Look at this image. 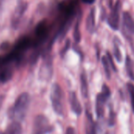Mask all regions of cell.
<instances>
[{
  "mask_svg": "<svg viewBox=\"0 0 134 134\" xmlns=\"http://www.w3.org/2000/svg\"><path fill=\"white\" fill-rule=\"evenodd\" d=\"M86 134H97L96 131V123L93 121V119L91 114L87 113L86 116Z\"/></svg>",
  "mask_w": 134,
  "mask_h": 134,
  "instance_id": "cell-14",
  "label": "cell"
},
{
  "mask_svg": "<svg viewBox=\"0 0 134 134\" xmlns=\"http://www.w3.org/2000/svg\"><path fill=\"white\" fill-rule=\"evenodd\" d=\"M13 75V70L8 65L1 68L0 71V83L7 82L9 80L11 79Z\"/></svg>",
  "mask_w": 134,
  "mask_h": 134,
  "instance_id": "cell-12",
  "label": "cell"
},
{
  "mask_svg": "<svg viewBox=\"0 0 134 134\" xmlns=\"http://www.w3.org/2000/svg\"><path fill=\"white\" fill-rule=\"evenodd\" d=\"M22 133V126L20 122H13L9 125L5 132L0 133V134H21Z\"/></svg>",
  "mask_w": 134,
  "mask_h": 134,
  "instance_id": "cell-13",
  "label": "cell"
},
{
  "mask_svg": "<svg viewBox=\"0 0 134 134\" xmlns=\"http://www.w3.org/2000/svg\"><path fill=\"white\" fill-rule=\"evenodd\" d=\"M69 46H70V41H69V39L67 41V42H66V47H64V49L62 50V54H64L66 52H67V50H68V49L69 48Z\"/></svg>",
  "mask_w": 134,
  "mask_h": 134,
  "instance_id": "cell-23",
  "label": "cell"
},
{
  "mask_svg": "<svg viewBox=\"0 0 134 134\" xmlns=\"http://www.w3.org/2000/svg\"><path fill=\"white\" fill-rule=\"evenodd\" d=\"M102 64H103V67H104L106 76L109 79L111 78V65H110L109 61H108V60L106 56H104L102 57Z\"/></svg>",
  "mask_w": 134,
  "mask_h": 134,
  "instance_id": "cell-17",
  "label": "cell"
},
{
  "mask_svg": "<svg viewBox=\"0 0 134 134\" xmlns=\"http://www.w3.org/2000/svg\"><path fill=\"white\" fill-rule=\"evenodd\" d=\"M115 114L113 112V111H111L110 116H109V125L113 126L115 124Z\"/></svg>",
  "mask_w": 134,
  "mask_h": 134,
  "instance_id": "cell-22",
  "label": "cell"
},
{
  "mask_svg": "<svg viewBox=\"0 0 134 134\" xmlns=\"http://www.w3.org/2000/svg\"><path fill=\"white\" fill-rule=\"evenodd\" d=\"M3 100H4V96H0V108L2 105Z\"/></svg>",
  "mask_w": 134,
  "mask_h": 134,
  "instance_id": "cell-26",
  "label": "cell"
},
{
  "mask_svg": "<svg viewBox=\"0 0 134 134\" xmlns=\"http://www.w3.org/2000/svg\"><path fill=\"white\" fill-rule=\"evenodd\" d=\"M127 89L130 96V100H131V105L133 108V111L134 113V85L132 83H128L127 84Z\"/></svg>",
  "mask_w": 134,
  "mask_h": 134,
  "instance_id": "cell-20",
  "label": "cell"
},
{
  "mask_svg": "<svg viewBox=\"0 0 134 134\" xmlns=\"http://www.w3.org/2000/svg\"><path fill=\"white\" fill-rule=\"evenodd\" d=\"M82 2L86 5H92L96 2V0H82Z\"/></svg>",
  "mask_w": 134,
  "mask_h": 134,
  "instance_id": "cell-25",
  "label": "cell"
},
{
  "mask_svg": "<svg viewBox=\"0 0 134 134\" xmlns=\"http://www.w3.org/2000/svg\"><path fill=\"white\" fill-rule=\"evenodd\" d=\"M50 100L54 111L59 115H64V92L59 84L53 85L50 93Z\"/></svg>",
  "mask_w": 134,
  "mask_h": 134,
  "instance_id": "cell-2",
  "label": "cell"
},
{
  "mask_svg": "<svg viewBox=\"0 0 134 134\" xmlns=\"http://www.w3.org/2000/svg\"><path fill=\"white\" fill-rule=\"evenodd\" d=\"M69 101L71 104V110L78 115H80L82 111V106L79 103V100L76 96V93L75 92H71L69 94Z\"/></svg>",
  "mask_w": 134,
  "mask_h": 134,
  "instance_id": "cell-9",
  "label": "cell"
},
{
  "mask_svg": "<svg viewBox=\"0 0 134 134\" xmlns=\"http://www.w3.org/2000/svg\"><path fill=\"white\" fill-rule=\"evenodd\" d=\"M30 104V95L27 93H22L15 100L13 107L9 109V117L13 122H20L26 116Z\"/></svg>",
  "mask_w": 134,
  "mask_h": 134,
  "instance_id": "cell-1",
  "label": "cell"
},
{
  "mask_svg": "<svg viewBox=\"0 0 134 134\" xmlns=\"http://www.w3.org/2000/svg\"><path fill=\"white\" fill-rule=\"evenodd\" d=\"M113 49H114V56H115V59L117 60L118 62H121L122 59V53H121L120 48H119L117 42H114Z\"/></svg>",
  "mask_w": 134,
  "mask_h": 134,
  "instance_id": "cell-19",
  "label": "cell"
},
{
  "mask_svg": "<svg viewBox=\"0 0 134 134\" xmlns=\"http://www.w3.org/2000/svg\"><path fill=\"white\" fill-rule=\"evenodd\" d=\"M49 24L46 20H42L39 22L35 28V38H33L34 48L38 50V47L42 45L48 38L49 35Z\"/></svg>",
  "mask_w": 134,
  "mask_h": 134,
  "instance_id": "cell-3",
  "label": "cell"
},
{
  "mask_svg": "<svg viewBox=\"0 0 134 134\" xmlns=\"http://www.w3.org/2000/svg\"><path fill=\"white\" fill-rule=\"evenodd\" d=\"M79 26H80V24H79V20L75 24V29H74V33H73L74 39H75V42H78V43L81 40V33H80Z\"/></svg>",
  "mask_w": 134,
  "mask_h": 134,
  "instance_id": "cell-18",
  "label": "cell"
},
{
  "mask_svg": "<svg viewBox=\"0 0 134 134\" xmlns=\"http://www.w3.org/2000/svg\"><path fill=\"white\" fill-rule=\"evenodd\" d=\"M88 82L86 73L83 71L81 75V91L84 97H88L89 90H88Z\"/></svg>",
  "mask_w": 134,
  "mask_h": 134,
  "instance_id": "cell-15",
  "label": "cell"
},
{
  "mask_svg": "<svg viewBox=\"0 0 134 134\" xmlns=\"http://www.w3.org/2000/svg\"><path fill=\"white\" fill-rule=\"evenodd\" d=\"M52 74V62L49 57L45 58L40 70V76L43 79H49Z\"/></svg>",
  "mask_w": 134,
  "mask_h": 134,
  "instance_id": "cell-10",
  "label": "cell"
},
{
  "mask_svg": "<svg viewBox=\"0 0 134 134\" xmlns=\"http://www.w3.org/2000/svg\"><path fill=\"white\" fill-rule=\"evenodd\" d=\"M120 9L121 5L120 1L118 0L114 6L112 7L111 13L108 17V24L109 27L115 31H117L119 28V22H120Z\"/></svg>",
  "mask_w": 134,
  "mask_h": 134,
  "instance_id": "cell-5",
  "label": "cell"
},
{
  "mask_svg": "<svg viewBox=\"0 0 134 134\" xmlns=\"http://www.w3.org/2000/svg\"><path fill=\"white\" fill-rule=\"evenodd\" d=\"M106 57H107V58H108V61H109V64H110V65H111V68L114 71H117V68H116V67H115V63H114V60H113V58H112L111 53H108V52H107Z\"/></svg>",
  "mask_w": 134,
  "mask_h": 134,
  "instance_id": "cell-21",
  "label": "cell"
},
{
  "mask_svg": "<svg viewBox=\"0 0 134 134\" xmlns=\"http://www.w3.org/2000/svg\"><path fill=\"white\" fill-rule=\"evenodd\" d=\"M96 27V16H95V9L93 8L86 18V29L90 33H93L95 31Z\"/></svg>",
  "mask_w": 134,
  "mask_h": 134,
  "instance_id": "cell-11",
  "label": "cell"
},
{
  "mask_svg": "<svg viewBox=\"0 0 134 134\" xmlns=\"http://www.w3.org/2000/svg\"><path fill=\"white\" fill-rule=\"evenodd\" d=\"M110 97L105 95L102 92L99 93L97 97V101H96V112L98 118H100L104 115V104L108 99Z\"/></svg>",
  "mask_w": 134,
  "mask_h": 134,
  "instance_id": "cell-7",
  "label": "cell"
},
{
  "mask_svg": "<svg viewBox=\"0 0 134 134\" xmlns=\"http://www.w3.org/2000/svg\"><path fill=\"white\" fill-rule=\"evenodd\" d=\"M65 134H75V130L72 127H68L67 129V130H66Z\"/></svg>",
  "mask_w": 134,
  "mask_h": 134,
  "instance_id": "cell-24",
  "label": "cell"
},
{
  "mask_svg": "<svg viewBox=\"0 0 134 134\" xmlns=\"http://www.w3.org/2000/svg\"><path fill=\"white\" fill-rule=\"evenodd\" d=\"M26 9H27V4L23 2V3H20L18 5V6L16 7L13 15V17H12V20H11V24H12V26L13 27H16L21 20V18L23 17L25 11H26Z\"/></svg>",
  "mask_w": 134,
  "mask_h": 134,
  "instance_id": "cell-6",
  "label": "cell"
},
{
  "mask_svg": "<svg viewBox=\"0 0 134 134\" xmlns=\"http://www.w3.org/2000/svg\"><path fill=\"white\" fill-rule=\"evenodd\" d=\"M51 130L52 126H50L49 122L46 116L42 115L36 116L34 122L33 134H47Z\"/></svg>",
  "mask_w": 134,
  "mask_h": 134,
  "instance_id": "cell-4",
  "label": "cell"
},
{
  "mask_svg": "<svg viewBox=\"0 0 134 134\" xmlns=\"http://www.w3.org/2000/svg\"><path fill=\"white\" fill-rule=\"evenodd\" d=\"M126 71L127 74L129 75V77L134 81V65L133 62L132 60V59L130 58V56H127L126 58Z\"/></svg>",
  "mask_w": 134,
  "mask_h": 134,
  "instance_id": "cell-16",
  "label": "cell"
},
{
  "mask_svg": "<svg viewBox=\"0 0 134 134\" xmlns=\"http://www.w3.org/2000/svg\"><path fill=\"white\" fill-rule=\"evenodd\" d=\"M122 23L126 31L130 35H134V20L128 11L124 12L122 14Z\"/></svg>",
  "mask_w": 134,
  "mask_h": 134,
  "instance_id": "cell-8",
  "label": "cell"
}]
</instances>
